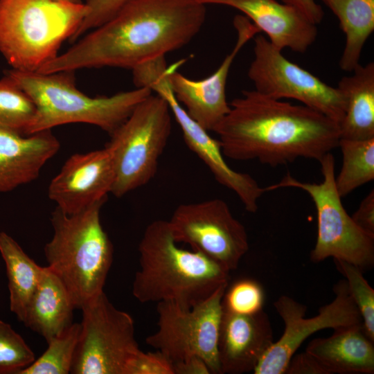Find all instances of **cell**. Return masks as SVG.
Instances as JSON below:
<instances>
[{"mask_svg":"<svg viewBox=\"0 0 374 374\" xmlns=\"http://www.w3.org/2000/svg\"><path fill=\"white\" fill-rule=\"evenodd\" d=\"M362 230L374 235V190L362 200L356 211L351 215Z\"/></svg>","mask_w":374,"mask_h":374,"instance_id":"obj_34","label":"cell"},{"mask_svg":"<svg viewBox=\"0 0 374 374\" xmlns=\"http://www.w3.org/2000/svg\"><path fill=\"white\" fill-rule=\"evenodd\" d=\"M133 0H87V13L71 42L103 24Z\"/></svg>","mask_w":374,"mask_h":374,"instance_id":"obj_31","label":"cell"},{"mask_svg":"<svg viewBox=\"0 0 374 374\" xmlns=\"http://www.w3.org/2000/svg\"><path fill=\"white\" fill-rule=\"evenodd\" d=\"M206 16V5L198 0H133L37 71L105 66L132 70L187 45Z\"/></svg>","mask_w":374,"mask_h":374,"instance_id":"obj_1","label":"cell"},{"mask_svg":"<svg viewBox=\"0 0 374 374\" xmlns=\"http://www.w3.org/2000/svg\"><path fill=\"white\" fill-rule=\"evenodd\" d=\"M227 286L220 287L191 308L170 301L157 303V330L146 338L147 344L172 365L199 357L211 373H221L218 337L223 314L222 298Z\"/></svg>","mask_w":374,"mask_h":374,"instance_id":"obj_9","label":"cell"},{"mask_svg":"<svg viewBox=\"0 0 374 374\" xmlns=\"http://www.w3.org/2000/svg\"><path fill=\"white\" fill-rule=\"evenodd\" d=\"M233 26L237 40L232 51L211 75L195 80L177 71L180 64L171 66L168 75L173 93L188 115L208 132H213L230 110L226 100V86L230 68L242 48L260 31L247 17L236 15Z\"/></svg>","mask_w":374,"mask_h":374,"instance_id":"obj_15","label":"cell"},{"mask_svg":"<svg viewBox=\"0 0 374 374\" xmlns=\"http://www.w3.org/2000/svg\"><path fill=\"white\" fill-rule=\"evenodd\" d=\"M287 374H329L326 368L307 352L293 355L285 373Z\"/></svg>","mask_w":374,"mask_h":374,"instance_id":"obj_33","label":"cell"},{"mask_svg":"<svg viewBox=\"0 0 374 374\" xmlns=\"http://www.w3.org/2000/svg\"><path fill=\"white\" fill-rule=\"evenodd\" d=\"M74 308L66 287L46 266L22 323L47 341L73 323Z\"/></svg>","mask_w":374,"mask_h":374,"instance_id":"obj_21","label":"cell"},{"mask_svg":"<svg viewBox=\"0 0 374 374\" xmlns=\"http://www.w3.org/2000/svg\"><path fill=\"white\" fill-rule=\"evenodd\" d=\"M321 1L336 15L346 35L340 68L352 72L359 64L364 46L374 30V0Z\"/></svg>","mask_w":374,"mask_h":374,"instance_id":"obj_24","label":"cell"},{"mask_svg":"<svg viewBox=\"0 0 374 374\" xmlns=\"http://www.w3.org/2000/svg\"><path fill=\"white\" fill-rule=\"evenodd\" d=\"M105 202L73 214L56 206L51 214L53 235L44 249L47 267L66 287L75 308L104 292L113 261V244L100 218Z\"/></svg>","mask_w":374,"mask_h":374,"instance_id":"obj_5","label":"cell"},{"mask_svg":"<svg viewBox=\"0 0 374 374\" xmlns=\"http://www.w3.org/2000/svg\"><path fill=\"white\" fill-rule=\"evenodd\" d=\"M35 114L31 98L5 75L0 80V126L26 135Z\"/></svg>","mask_w":374,"mask_h":374,"instance_id":"obj_27","label":"cell"},{"mask_svg":"<svg viewBox=\"0 0 374 374\" xmlns=\"http://www.w3.org/2000/svg\"><path fill=\"white\" fill-rule=\"evenodd\" d=\"M281 1L294 8L315 25L319 24L323 18L324 11L314 0H281Z\"/></svg>","mask_w":374,"mask_h":374,"instance_id":"obj_35","label":"cell"},{"mask_svg":"<svg viewBox=\"0 0 374 374\" xmlns=\"http://www.w3.org/2000/svg\"><path fill=\"white\" fill-rule=\"evenodd\" d=\"M80 309L82 321L70 373L127 374L142 351L131 315L114 307L104 292Z\"/></svg>","mask_w":374,"mask_h":374,"instance_id":"obj_10","label":"cell"},{"mask_svg":"<svg viewBox=\"0 0 374 374\" xmlns=\"http://www.w3.org/2000/svg\"><path fill=\"white\" fill-rule=\"evenodd\" d=\"M172 113L157 94L141 101L112 133L106 147L114 163L115 179L111 193L121 197L150 182L172 131Z\"/></svg>","mask_w":374,"mask_h":374,"instance_id":"obj_7","label":"cell"},{"mask_svg":"<svg viewBox=\"0 0 374 374\" xmlns=\"http://www.w3.org/2000/svg\"><path fill=\"white\" fill-rule=\"evenodd\" d=\"M127 374H174L171 363L159 352L141 351L130 364Z\"/></svg>","mask_w":374,"mask_h":374,"instance_id":"obj_32","label":"cell"},{"mask_svg":"<svg viewBox=\"0 0 374 374\" xmlns=\"http://www.w3.org/2000/svg\"><path fill=\"white\" fill-rule=\"evenodd\" d=\"M305 352L329 374L374 373V341L366 334L362 323L334 329L330 336L312 340Z\"/></svg>","mask_w":374,"mask_h":374,"instance_id":"obj_20","label":"cell"},{"mask_svg":"<svg viewBox=\"0 0 374 374\" xmlns=\"http://www.w3.org/2000/svg\"><path fill=\"white\" fill-rule=\"evenodd\" d=\"M273 343L272 327L263 310L250 315L223 310L218 337L221 373L253 371Z\"/></svg>","mask_w":374,"mask_h":374,"instance_id":"obj_17","label":"cell"},{"mask_svg":"<svg viewBox=\"0 0 374 374\" xmlns=\"http://www.w3.org/2000/svg\"><path fill=\"white\" fill-rule=\"evenodd\" d=\"M139 252L132 294L141 303L170 301L191 308L228 285L229 271L199 252L179 247L168 220L146 227Z\"/></svg>","mask_w":374,"mask_h":374,"instance_id":"obj_3","label":"cell"},{"mask_svg":"<svg viewBox=\"0 0 374 374\" xmlns=\"http://www.w3.org/2000/svg\"><path fill=\"white\" fill-rule=\"evenodd\" d=\"M168 74L167 70L153 72L147 78L146 86L167 102L181 128L185 143L208 167L215 180L235 193L248 212L255 213L260 197L266 193L265 187L260 186L250 175L229 167L219 141L211 137L207 130L195 121L177 100Z\"/></svg>","mask_w":374,"mask_h":374,"instance_id":"obj_14","label":"cell"},{"mask_svg":"<svg viewBox=\"0 0 374 374\" xmlns=\"http://www.w3.org/2000/svg\"><path fill=\"white\" fill-rule=\"evenodd\" d=\"M80 330V324L73 323L60 335L47 341L44 353L18 374L70 373Z\"/></svg>","mask_w":374,"mask_h":374,"instance_id":"obj_26","label":"cell"},{"mask_svg":"<svg viewBox=\"0 0 374 374\" xmlns=\"http://www.w3.org/2000/svg\"><path fill=\"white\" fill-rule=\"evenodd\" d=\"M62 1H69V2H71V3H83L82 1V0H62Z\"/></svg>","mask_w":374,"mask_h":374,"instance_id":"obj_37","label":"cell"},{"mask_svg":"<svg viewBox=\"0 0 374 374\" xmlns=\"http://www.w3.org/2000/svg\"><path fill=\"white\" fill-rule=\"evenodd\" d=\"M35 359L34 353L22 337L0 320V374H18Z\"/></svg>","mask_w":374,"mask_h":374,"instance_id":"obj_29","label":"cell"},{"mask_svg":"<svg viewBox=\"0 0 374 374\" xmlns=\"http://www.w3.org/2000/svg\"><path fill=\"white\" fill-rule=\"evenodd\" d=\"M112 154L104 148L71 155L48 189L50 199L66 214L78 213L97 202L107 201L114 183Z\"/></svg>","mask_w":374,"mask_h":374,"instance_id":"obj_16","label":"cell"},{"mask_svg":"<svg viewBox=\"0 0 374 374\" xmlns=\"http://www.w3.org/2000/svg\"><path fill=\"white\" fill-rule=\"evenodd\" d=\"M319 162L323 181L303 182L287 173L278 183L265 187L266 192L292 187L306 192L317 215V236L310 260L319 262L333 258L351 263L362 271L374 265V235L362 230L344 208L335 186V157L331 152Z\"/></svg>","mask_w":374,"mask_h":374,"instance_id":"obj_8","label":"cell"},{"mask_svg":"<svg viewBox=\"0 0 374 374\" xmlns=\"http://www.w3.org/2000/svg\"><path fill=\"white\" fill-rule=\"evenodd\" d=\"M353 74L343 77L337 87L346 103L339 124L340 139L374 138V63L358 64Z\"/></svg>","mask_w":374,"mask_h":374,"instance_id":"obj_22","label":"cell"},{"mask_svg":"<svg viewBox=\"0 0 374 374\" xmlns=\"http://www.w3.org/2000/svg\"><path fill=\"white\" fill-rule=\"evenodd\" d=\"M87 13L84 3L0 0V52L12 69L37 71L71 40Z\"/></svg>","mask_w":374,"mask_h":374,"instance_id":"obj_6","label":"cell"},{"mask_svg":"<svg viewBox=\"0 0 374 374\" xmlns=\"http://www.w3.org/2000/svg\"><path fill=\"white\" fill-rule=\"evenodd\" d=\"M333 260L337 270L345 278L350 295L361 315L366 334L374 341V290L359 267L344 260Z\"/></svg>","mask_w":374,"mask_h":374,"instance_id":"obj_28","label":"cell"},{"mask_svg":"<svg viewBox=\"0 0 374 374\" xmlns=\"http://www.w3.org/2000/svg\"><path fill=\"white\" fill-rule=\"evenodd\" d=\"M6 75L35 105L26 135L73 123L96 125L110 135L152 93L148 87H136L110 96L91 97L77 88L73 71L42 73L12 69Z\"/></svg>","mask_w":374,"mask_h":374,"instance_id":"obj_4","label":"cell"},{"mask_svg":"<svg viewBox=\"0 0 374 374\" xmlns=\"http://www.w3.org/2000/svg\"><path fill=\"white\" fill-rule=\"evenodd\" d=\"M342 154L336 189L342 198L374 179V138L365 140L340 139Z\"/></svg>","mask_w":374,"mask_h":374,"instance_id":"obj_25","label":"cell"},{"mask_svg":"<svg viewBox=\"0 0 374 374\" xmlns=\"http://www.w3.org/2000/svg\"><path fill=\"white\" fill-rule=\"evenodd\" d=\"M0 253L6 265L10 309L22 322L44 267L37 265L15 240L3 231L0 232Z\"/></svg>","mask_w":374,"mask_h":374,"instance_id":"obj_23","label":"cell"},{"mask_svg":"<svg viewBox=\"0 0 374 374\" xmlns=\"http://www.w3.org/2000/svg\"><path fill=\"white\" fill-rule=\"evenodd\" d=\"M174 374H209L210 371L206 363L199 357L173 364Z\"/></svg>","mask_w":374,"mask_h":374,"instance_id":"obj_36","label":"cell"},{"mask_svg":"<svg viewBox=\"0 0 374 374\" xmlns=\"http://www.w3.org/2000/svg\"><path fill=\"white\" fill-rule=\"evenodd\" d=\"M60 147L51 130L24 135L0 126V193L35 180Z\"/></svg>","mask_w":374,"mask_h":374,"instance_id":"obj_19","label":"cell"},{"mask_svg":"<svg viewBox=\"0 0 374 374\" xmlns=\"http://www.w3.org/2000/svg\"><path fill=\"white\" fill-rule=\"evenodd\" d=\"M198 1L204 5H223L238 10L280 51L289 48L303 53L317 36V25L294 8L276 0Z\"/></svg>","mask_w":374,"mask_h":374,"instance_id":"obj_18","label":"cell"},{"mask_svg":"<svg viewBox=\"0 0 374 374\" xmlns=\"http://www.w3.org/2000/svg\"><path fill=\"white\" fill-rule=\"evenodd\" d=\"M168 222L177 243L188 244L229 272L249 250L244 226L221 199L181 204Z\"/></svg>","mask_w":374,"mask_h":374,"instance_id":"obj_12","label":"cell"},{"mask_svg":"<svg viewBox=\"0 0 374 374\" xmlns=\"http://www.w3.org/2000/svg\"><path fill=\"white\" fill-rule=\"evenodd\" d=\"M333 291V301L322 306L319 314L310 318L305 317V305L287 295L280 296L275 301L274 305L285 323V329L280 339L260 358L253 373L284 374L297 349L312 334L323 329L334 330L362 323L346 280L337 282Z\"/></svg>","mask_w":374,"mask_h":374,"instance_id":"obj_13","label":"cell"},{"mask_svg":"<svg viewBox=\"0 0 374 374\" xmlns=\"http://www.w3.org/2000/svg\"><path fill=\"white\" fill-rule=\"evenodd\" d=\"M253 39V60L247 75L255 90L276 100H296L339 125L346 107L339 89L288 60L264 35L258 33Z\"/></svg>","mask_w":374,"mask_h":374,"instance_id":"obj_11","label":"cell"},{"mask_svg":"<svg viewBox=\"0 0 374 374\" xmlns=\"http://www.w3.org/2000/svg\"><path fill=\"white\" fill-rule=\"evenodd\" d=\"M213 132L224 157L258 160L272 167L298 158L319 161L338 147V123L303 105H293L244 90Z\"/></svg>","mask_w":374,"mask_h":374,"instance_id":"obj_2","label":"cell"},{"mask_svg":"<svg viewBox=\"0 0 374 374\" xmlns=\"http://www.w3.org/2000/svg\"><path fill=\"white\" fill-rule=\"evenodd\" d=\"M263 287L256 280L243 278L228 286L222 298L223 310L238 314L250 315L261 310L265 303Z\"/></svg>","mask_w":374,"mask_h":374,"instance_id":"obj_30","label":"cell"}]
</instances>
